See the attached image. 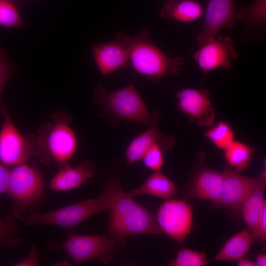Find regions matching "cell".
Returning a JSON list of instances; mask_svg holds the SVG:
<instances>
[{"instance_id":"obj_1","label":"cell","mask_w":266,"mask_h":266,"mask_svg":"<svg viewBox=\"0 0 266 266\" xmlns=\"http://www.w3.org/2000/svg\"><path fill=\"white\" fill-rule=\"evenodd\" d=\"M72 121L64 110L53 113L51 121L41 127L38 135L30 134L33 155L44 164L55 163L59 168L68 164L78 146L76 135L70 125Z\"/></svg>"},{"instance_id":"obj_2","label":"cell","mask_w":266,"mask_h":266,"mask_svg":"<svg viewBox=\"0 0 266 266\" xmlns=\"http://www.w3.org/2000/svg\"><path fill=\"white\" fill-rule=\"evenodd\" d=\"M133 198L120 187L107 210L109 235L119 248L125 245L129 237L163 233L153 214Z\"/></svg>"},{"instance_id":"obj_3","label":"cell","mask_w":266,"mask_h":266,"mask_svg":"<svg viewBox=\"0 0 266 266\" xmlns=\"http://www.w3.org/2000/svg\"><path fill=\"white\" fill-rule=\"evenodd\" d=\"M118 35L127 46L129 60L134 69L153 82L181 71L184 58L171 56L154 44L149 38L148 30L133 38L122 32Z\"/></svg>"},{"instance_id":"obj_4","label":"cell","mask_w":266,"mask_h":266,"mask_svg":"<svg viewBox=\"0 0 266 266\" xmlns=\"http://www.w3.org/2000/svg\"><path fill=\"white\" fill-rule=\"evenodd\" d=\"M121 187L117 180H109L97 197L42 213H30L21 220L28 226L47 225L65 228L74 227L106 210L112 204Z\"/></svg>"},{"instance_id":"obj_5","label":"cell","mask_w":266,"mask_h":266,"mask_svg":"<svg viewBox=\"0 0 266 266\" xmlns=\"http://www.w3.org/2000/svg\"><path fill=\"white\" fill-rule=\"evenodd\" d=\"M94 102L102 108V115L127 122H136L147 127L156 125V117L151 115L138 91L133 85L114 92H108L101 85L95 88Z\"/></svg>"},{"instance_id":"obj_6","label":"cell","mask_w":266,"mask_h":266,"mask_svg":"<svg viewBox=\"0 0 266 266\" xmlns=\"http://www.w3.org/2000/svg\"><path fill=\"white\" fill-rule=\"evenodd\" d=\"M6 193L14 201V216L21 220L44 196L42 174L26 163L13 166L10 170Z\"/></svg>"},{"instance_id":"obj_7","label":"cell","mask_w":266,"mask_h":266,"mask_svg":"<svg viewBox=\"0 0 266 266\" xmlns=\"http://www.w3.org/2000/svg\"><path fill=\"white\" fill-rule=\"evenodd\" d=\"M50 249L65 251L75 264L92 259L109 263L120 249L110 235L67 233L65 241H49Z\"/></svg>"},{"instance_id":"obj_8","label":"cell","mask_w":266,"mask_h":266,"mask_svg":"<svg viewBox=\"0 0 266 266\" xmlns=\"http://www.w3.org/2000/svg\"><path fill=\"white\" fill-rule=\"evenodd\" d=\"M192 205L179 200H168L157 211L156 220L163 233L183 244L190 233L193 224Z\"/></svg>"},{"instance_id":"obj_9","label":"cell","mask_w":266,"mask_h":266,"mask_svg":"<svg viewBox=\"0 0 266 266\" xmlns=\"http://www.w3.org/2000/svg\"><path fill=\"white\" fill-rule=\"evenodd\" d=\"M0 108L4 119L0 131V161L7 166H14L26 162L33 155V147L30 134L23 136L2 105Z\"/></svg>"},{"instance_id":"obj_10","label":"cell","mask_w":266,"mask_h":266,"mask_svg":"<svg viewBox=\"0 0 266 266\" xmlns=\"http://www.w3.org/2000/svg\"><path fill=\"white\" fill-rule=\"evenodd\" d=\"M198 48L193 58L204 74L218 69L229 70L238 57L233 39L218 34Z\"/></svg>"},{"instance_id":"obj_11","label":"cell","mask_w":266,"mask_h":266,"mask_svg":"<svg viewBox=\"0 0 266 266\" xmlns=\"http://www.w3.org/2000/svg\"><path fill=\"white\" fill-rule=\"evenodd\" d=\"M221 193L215 205L227 207L233 212H241L242 206L255 186L257 176L241 175L230 166L223 169Z\"/></svg>"},{"instance_id":"obj_12","label":"cell","mask_w":266,"mask_h":266,"mask_svg":"<svg viewBox=\"0 0 266 266\" xmlns=\"http://www.w3.org/2000/svg\"><path fill=\"white\" fill-rule=\"evenodd\" d=\"M237 21L238 10L234 0H210L203 27L196 37L198 47L217 35L222 29L233 27Z\"/></svg>"},{"instance_id":"obj_13","label":"cell","mask_w":266,"mask_h":266,"mask_svg":"<svg viewBox=\"0 0 266 266\" xmlns=\"http://www.w3.org/2000/svg\"><path fill=\"white\" fill-rule=\"evenodd\" d=\"M178 109L201 127H210L215 119L214 109L205 89L186 88L177 94Z\"/></svg>"},{"instance_id":"obj_14","label":"cell","mask_w":266,"mask_h":266,"mask_svg":"<svg viewBox=\"0 0 266 266\" xmlns=\"http://www.w3.org/2000/svg\"><path fill=\"white\" fill-rule=\"evenodd\" d=\"M92 53L97 67L104 76L125 66L129 61L127 46L118 34L113 41L94 45Z\"/></svg>"},{"instance_id":"obj_15","label":"cell","mask_w":266,"mask_h":266,"mask_svg":"<svg viewBox=\"0 0 266 266\" xmlns=\"http://www.w3.org/2000/svg\"><path fill=\"white\" fill-rule=\"evenodd\" d=\"M175 143L174 137L161 133L157 125L150 126L130 143L125 152L126 161L131 164L142 160L145 153L156 144L165 154L173 148Z\"/></svg>"},{"instance_id":"obj_16","label":"cell","mask_w":266,"mask_h":266,"mask_svg":"<svg viewBox=\"0 0 266 266\" xmlns=\"http://www.w3.org/2000/svg\"><path fill=\"white\" fill-rule=\"evenodd\" d=\"M96 170V164L89 160L83 161L75 167L66 164L50 179L48 188L56 192L74 189L91 179Z\"/></svg>"},{"instance_id":"obj_17","label":"cell","mask_w":266,"mask_h":266,"mask_svg":"<svg viewBox=\"0 0 266 266\" xmlns=\"http://www.w3.org/2000/svg\"><path fill=\"white\" fill-rule=\"evenodd\" d=\"M266 187V165L263 170L257 176V182L244 201L241 212L248 229L254 241L257 224L266 201L264 193Z\"/></svg>"},{"instance_id":"obj_18","label":"cell","mask_w":266,"mask_h":266,"mask_svg":"<svg viewBox=\"0 0 266 266\" xmlns=\"http://www.w3.org/2000/svg\"><path fill=\"white\" fill-rule=\"evenodd\" d=\"M222 181V172L203 167L195 175L187 191L191 198L209 200L215 203L221 193Z\"/></svg>"},{"instance_id":"obj_19","label":"cell","mask_w":266,"mask_h":266,"mask_svg":"<svg viewBox=\"0 0 266 266\" xmlns=\"http://www.w3.org/2000/svg\"><path fill=\"white\" fill-rule=\"evenodd\" d=\"M178 191V187L171 180L157 171L150 175L140 186L127 193L133 198L149 195L168 200L174 197Z\"/></svg>"},{"instance_id":"obj_20","label":"cell","mask_w":266,"mask_h":266,"mask_svg":"<svg viewBox=\"0 0 266 266\" xmlns=\"http://www.w3.org/2000/svg\"><path fill=\"white\" fill-rule=\"evenodd\" d=\"M202 6L193 0H168L160 12L165 19L181 22H190L198 20L203 15Z\"/></svg>"},{"instance_id":"obj_21","label":"cell","mask_w":266,"mask_h":266,"mask_svg":"<svg viewBox=\"0 0 266 266\" xmlns=\"http://www.w3.org/2000/svg\"><path fill=\"white\" fill-rule=\"evenodd\" d=\"M251 233L243 230L229 238L215 256L218 261H237L249 252L252 242Z\"/></svg>"},{"instance_id":"obj_22","label":"cell","mask_w":266,"mask_h":266,"mask_svg":"<svg viewBox=\"0 0 266 266\" xmlns=\"http://www.w3.org/2000/svg\"><path fill=\"white\" fill-rule=\"evenodd\" d=\"M224 151L225 159L229 166L240 173L248 168L254 154L251 146L235 140Z\"/></svg>"},{"instance_id":"obj_23","label":"cell","mask_w":266,"mask_h":266,"mask_svg":"<svg viewBox=\"0 0 266 266\" xmlns=\"http://www.w3.org/2000/svg\"><path fill=\"white\" fill-rule=\"evenodd\" d=\"M243 21L248 30L264 31L266 22V0H256L238 10V21Z\"/></svg>"},{"instance_id":"obj_24","label":"cell","mask_w":266,"mask_h":266,"mask_svg":"<svg viewBox=\"0 0 266 266\" xmlns=\"http://www.w3.org/2000/svg\"><path fill=\"white\" fill-rule=\"evenodd\" d=\"M205 136L217 148L225 150L234 140V133L227 122L220 121L211 126L205 133Z\"/></svg>"},{"instance_id":"obj_25","label":"cell","mask_w":266,"mask_h":266,"mask_svg":"<svg viewBox=\"0 0 266 266\" xmlns=\"http://www.w3.org/2000/svg\"><path fill=\"white\" fill-rule=\"evenodd\" d=\"M18 0H0V26L20 28L24 25Z\"/></svg>"},{"instance_id":"obj_26","label":"cell","mask_w":266,"mask_h":266,"mask_svg":"<svg viewBox=\"0 0 266 266\" xmlns=\"http://www.w3.org/2000/svg\"><path fill=\"white\" fill-rule=\"evenodd\" d=\"M19 229L14 218L8 215L5 219L0 216V245L10 248L18 247L23 244V240L18 236Z\"/></svg>"},{"instance_id":"obj_27","label":"cell","mask_w":266,"mask_h":266,"mask_svg":"<svg viewBox=\"0 0 266 266\" xmlns=\"http://www.w3.org/2000/svg\"><path fill=\"white\" fill-rule=\"evenodd\" d=\"M209 263L206 254L198 250L181 249L176 257L169 264L170 266H204Z\"/></svg>"},{"instance_id":"obj_28","label":"cell","mask_w":266,"mask_h":266,"mask_svg":"<svg viewBox=\"0 0 266 266\" xmlns=\"http://www.w3.org/2000/svg\"><path fill=\"white\" fill-rule=\"evenodd\" d=\"M164 154L161 146L156 144L145 153L142 160L148 169L154 172L160 171L164 163Z\"/></svg>"},{"instance_id":"obj_29","label":"cell","mask_w":266,"mask_h":266,"mask_svg":"<svg viewBox=\"0 0 266 266\" xmlns=\"http://www.w3.org/2000/svg\"><path fill=\"white\" fill-rule=\"evenodd\" d=\"M14 72L13 66L6 60L4 54L0 49V106L2 105L1 99L4 87Z\"/></svg>"},{"instance_id":"obj_30","label":"cell","mask_w":266,"mask_h":266,"mask_svg":"<svg viewBox=\"0 0 266 266\" xmlns=\"http://www.w3.org/2000/svg\"><path fill=\"white\" fill-rule=\"evenodd\" d=\"M254 241H257L263 248L266 242V206L264 207L256 228Z\"/></svg>"},{"instance_id":"obj_31","label":"cell","mask_w":266,"mask_h":266,"mask_svg":"<svg viewBox=\"0 0 266 266\" xmlns=\"http://www.w3.org/2000/svg\"><path fill=\"white\" fill-rule=\"evenodd\" d=\"M39 252L37 247L33 245L28 255L22 260L17 262V266H37L39 264Z\"/></svg>"},{"instance_id":"obj_32","label":"cell","mask_w":266,"mask_h":266,"mask_svg":"<svg viewBox=\"0 0 266 266\" xmlns=\"http://www.w3.org/2000/svg\"><path fill=\"white\" fill-rule=\"evenodd\" d=\"M10 170L0 161V195L6 193Z\"/></svg>"},{"instance_id":"obj_33","label":"cell","mask_w":266,"mask_h":266,"mask_svg":"<svg viewBox=\"0 0 266 266\" xmlns=\"http://www.w3.org/2000/svg\"><path fill=\"white\" fill-rule=\"evenodd\" d=\"M255 266H266V255L264 253H260L256 256L254 261Z\"/></svg>"},{"instance_id":"obj_34","label":"cell","mask_w":266,"mask_h":266,"mask_svg":"<svg viewBox=\"0 0 266 266\" xmlns=\"http://www.w3.org/2000/svg\"><path fill=\"white\" fill-rule=\"evenodd\" d=\"M239 266H255L254 261L244 257L237 260Z\"/></svg>"}]
</instances>
